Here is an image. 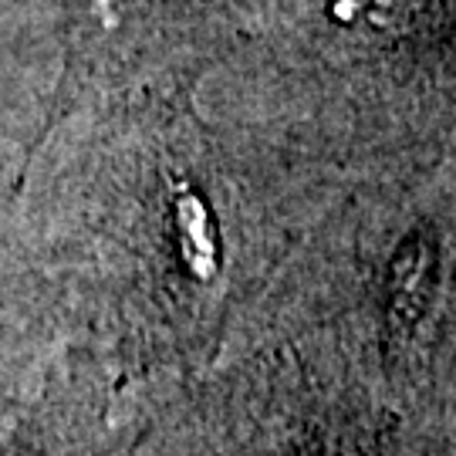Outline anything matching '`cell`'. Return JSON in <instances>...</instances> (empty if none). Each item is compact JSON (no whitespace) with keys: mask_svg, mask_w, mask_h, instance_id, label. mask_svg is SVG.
Here are the masks:
<instances>
[{"mask_svg":"<svg viewBox=\"0 0 456 456\" xmlns=\"http://www.w3.org/2000/svg\"><path fill=\"white\" fill-rule=\"evenodd\" d=\"M0 456H112L105 453L98 443L75 440V436H58L51 426H31L17 429L14 436L0 443Z\"/></svg>","mask_w":456,"mask_h":456,"instance_id":"2","label":"cell"},{"mask_svg":"<svg viewBox=\"0 0 456 456\" xmlns=\"http://www.w3.org/2000/svg\"><path fill=\"white\" fill-rule=\"evenodd\" d=\"M429 294H433V250L426 247L423 237H409L389 267L386 318L395 338H409L416 331L429 305Z\"/></svg>","mask_w":456,"mask_h":456,"instance_id":"1","label":"cell"}]
</instances>
